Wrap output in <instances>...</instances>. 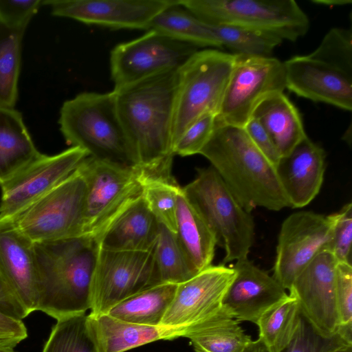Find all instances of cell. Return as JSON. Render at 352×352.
Here are the masks:
<instances>
[{
	"label": "cell",
	"instance_id": "cell-44",
	"mask_svg": "<svg viewBox=\"0 0 352 352\" xmlns=\"http://www.w3.org/2000/svg\"><path fill=\"white\" fill-rule=\"evenodd\" d=\"M0 311L16 319L22 320L30 313L13 293L0 270Z\"/></svg>",
	"mask_w": 352,
	"mask_h": 352
},
{
	"label": "cell",
	"instance_id": "cell-11",
	"mask_svg": "<svg viewBox=\"0 0 352 352\" xmlns=\"http://www.w3.org/2000/svg\"><path fill=\"white\" fill-rule=\"evenodd\" d=\"M286 89L283 62L235 54L234 67L216 116L219 123L244 127L258 105Z\"/></svg>",
	"mask_w": 352,
	"mask_h": 352
},
{
	"label": "cell",
	"instance_id": "cell-47",
	"mask_svg": "<svg viewBox=\"0 0 352 352\" xmlns=\"http://www.w3.org/2000/svg\"><path fill=\"white\" fill-rule=\"evenodd\" d=\"M335 352H352V344L345 345L338 349Z\"/></svg>",
	"mask_w": 352,
	"mask_h": 352
},
{
	"label": "cell",
	"instance_id": "cell-37",
	"mask_svg": "<svg viewBox=\"0 0 352 352\" xmlns=\"http://www.w3.org/2000/svg\"><path fill=\"white\" fill-rule=\"evenodd\" d=\"M348 344H352V333L339 329L334 336L324 338L302 316L294 338L282 352H335Z\"/></svg>",
	"mask_w": 352,
	"mask_h": 352
},
{
	"label": "cell",
	"instance_id": "cell-21",
	"mask_svg": "<svg viewBox=\"0 0 352 352\" xmlns=\"http://www.w3.org/2000/svg\"><path fill=\"white\" fill-rule=\"evenodd\" d=\"M0 270L29 313L36 311L37 272L34 243L10 223H0Z\"/></svg>",
	"mask_w": 352,
	"mask_h": 352
},
{
	"label": "cell",
	"instance_id": "cell-3",
	"mask_svg": "<svg viewBox=\"0 0 352 352\" xmlns=\"http://www.w3.org/2000/svg\"><path fill=\"white\" fill-rule=\"evenodd\" d=\"M97 249L85 237L34 243L36 310L59 320L90 309Z\"/></svg>",
	"mask_w": 352,
	"mask_h": 352
},
{
	"label": "cell",
	"instance_id": "cell-19",
	"mask_svg": "<svg viewBox=\"0 0 352 352\" xmlns=\"http://www.w3.org/2000/svg\"><path fill=\"white\" fill-rule=\"evenodd\" d=\"M235 272L223 300V307L238 322L256 324L268 309L287 298L289 294L273 276L248 258L236 261Z\"/></svg>",
	"mask_w": 352,
	"mask_h": 352
},
{
	"label": "cell",
	"instance_id": "cell-32",
	"mask_svg": "<svg viewBox=\"0 0 352 352\" xmlns=\"http://www.w3.org/2000/svg\"><path fill=\"white\" fill-rule=\"evenodd\" d=\"M142 196L149 210L162 226L176 233V209L182 187L173 175L151 177L140 171Z\"/></svg>",
	"mask_w": 352,
	"mask_h": 352
},
{
	"label": "cell",
	"instance_id": "cell-16",
	"mask_svg": "<svg viewBox=\"0 0 352 352\" xmlns=\"http://www.w3.org/2000/svg\"><path fill=\"white\" fill-rule=\"evenodd\" d=\"M333 254L319 253L294 280L289 294L298 302L302 318L320 336L331 338L340 329L336 297V270Z\"/></svg>",
	"mask_w": 352,
	"mask_h": 352
},
{
	"label": "cell",
	"instance_id": "cell-9",
	"mask_svg": "<svg viewBox=\"0 0 352 352\" xmlns=\"http://www.w3.org/2000/svg\"><path fill=\"white\" fill-rule=\"evenodd\" d=\"M86 185L76 170L10 223L33 243L82 237Z\"/></svg>",
	"mask_w": 352,
	"mask_h": 352
},
{
	"label": "cell",
	"instance_id": "cell-7",
	"mask_svg": "<svg viewBox=\"0 0 352 352\" xmlns=\"http://www.w3.org/2000/svg\"><path fill=\"white\" fill-rule=\"evenodd\" d=\"M179 4L210 25H229L296 41L309 29L307 15L294 0H179Z\"/></svg>",
	"mask_w": 352,
	"mask_h": 352
},
{
	"label": "cell",
	"instance_id": "cell-38",
	"mask_svg": "<svg viewBox=\"0 0 352 352\" xmlns=\"http://www.w3.org/2000/svg\"><path fill=\"white\" fill-rule=\"evenodd\" d=\"M216 125V115L207 113L192 123L174 143V155L182 157L199 154L210 140Z\"/></svg>",
	"mask_w": 352,
	"mask_h": 352
},
{
	"label": "cell",
	"instance_id": "cell-10",
	"mask_svg": "<svg viewBox=\"0 0 352 352\" xmlns=\"http://www.w3.org/2000/svg\"><path fill=\"white\" fill-rule=\"evenodd\" d=\"M157 284L154 249L124 251L98 246L91 285V314H107L121 301Z\"/></svg>",
	"mask_w": 352,
	"mask_h": 352
},
{
	"label": "cell",
	"instance_id": "cell-8",
	"mask_svg": "<svg viewBox=\"0 0 352 352\" xmlns=\"http://www.w3.org/2000/svg\"><path fill=\"white\" fill-rule=\"evenodd\" d=\"M76 168L86 185L82 237L98 245L111 226L142 195L140 170L90 156Z\"/></svg>",
	"mask_w": 352,
	"mask_h": 352
},
{
	"label": "cell",
	"instance_id": "cell-14",
	"mask_svg": "<svg viewBox=\"0 0 352 352\" xmlns=\"http://www.w3.org/2000/svg\"><path fill=\"white\" fill-rule=\"evenodd\" d=\"M332 228L331 214L311 211L294 212L283 221L272 276L285 289L319 253L331 252Z\"/></svg>",
	"mask_w": 352,
	"mask_h": 352
},
{
	"label": "cell",
	"instance_id": "cell-4",
	"mask_svg": "<svg viewBox=\"0 0 352 352\" xmlns=\"http://www.w3.org/2000/svg\"><path fill=\"white\" fill-rule=\"evenodd\" d=\"M58 123L65 141L72 146L79 147L98 160L136 167L113 91L83 92L65 101Z\"/></svg>",
	"mask_w": 352,
	"mask_h": 352
},
{
	"label": "cell",
	"instance_id": "cell-25",
	"mask_svg": "<svg viewBox=\"0 0 352 352\" xmlns=\"http://www.w3.org/2000/svg\"><path fill=\"white\" fill-rule=\"evenodd\" d=\"M176 234L198 273L212 265L218 239L182 188L177 200Z\"/></svg>",
	"mask_w": 352,
	"mask_h": 352
},
{
	"label": "cell",
	"instance_id": "cell-40",
	"mask_svg": "<svg viewBox=\"0 0 352 352\" xmlns=\"http://www.w3.org/2000/svg\"><path fill=\"white\" fill-rule=\"evenodd\" d=\"M41 6V0H0V25L11 30L25 31Z\"/></svg>",
	"mask_w": 352,
	"mask_h": 352
},
{
	"label": "cell",
	"instance_id": "cell-22",
	"mask_svg": "<svg viewBox=\"0 0 352 352\" xmlns=\"http://www.w3.org/2000/svg\"><path fill=\"white\" fill-rule=\"evenodd\" d=\"M160 226L141 195L107 230L98 246L111 250L149 251L155 248Z\"/></svg>",
	"mask_w": 352,
	"mask_h": 352
},
{
	"label": "cell",
	"instance_id": "cell-35",
	"mask_svg": "<svg viewBox=\"0 0 352 352\" xmlns=\"http://www.w3.org/2000/svg\"><path fill=\"white\" fill-rule=\"evenodd\" d=\"M42 352H98L85 314L57 320Z\"/></svg>",
	"mask_w": 352,
	"mask_h": 352
},
{
	"label": "cell",
	"instance_id": "cell-46",
	"mask_svg": "<svg viewBox=\"0 0 352 352\" xmlns=\"http://www.w3.org/2000/svg\"><path fill=\"white\" fill-rule=\"evenodd\" d=\"M313 2L327 6H343L351 3V0H314Z\"/></svg>",
	"mask_w": 352,
	"mask_h": 352
},
{
	"label": "cell",
	"instance_id": "cell-29",
	"mask_svg": "<svg viewBox=\"0 0 352 352\" xmlns=\"http://www.w3.org/2000/svg\"><path fill=\"white\" fill-rule=\"evenodd\" d=\"M149 30L197 47L223 49L208 25L184 8H182L179 0L176 5L164 10L155 16L150 24Z\"/></svg>",
	"mask_w": 352,
	"mask_h": 352
},
{
	"label": "cell",
	"instance_id": "cell-1",
	"mask_svg": "<svg viewBox=\"0 0 352 352\" xmlns=\"http://www.w3.org/2000/svg\"><path fill=\"white\" fill-rule=\"evenodd\" d=\"M178 69L113 90L135 156V168L146 176L173 175L172 129Z\"/></svg>",
	"mask_w": 352,
	"mask_h": 352
},
{
	"label": "cell",
	"instance_id": "cell-39",
	"mask_svg": "<svg viewBox=\"0 0 352 352\" xmlns=\"http://www.w3.org/2000/svg\"><path fill=\"white\" fill-rule=\"evenodd\" d=\"M333 220L331 252L338 263L351 264L352 204H345L336 213L331 214Z\"/></svg>",
	"mask_w": 352,
	"mask_h": 352
},
{
	"label": "cell",
	"instance_id": "cell-26",
	"mask_svg": "<svg viewBox=\"0 0 352 352\" xmlns=\"http://www.w3.org/2000/svg\"><path fill=\"white\" fill-rule=\"evenodd\" d=\"M87 324L98 352H124L164 340L160 327L128 322L108 314L90 313L87 316Z\"/></svg>",
	"mask_w": 352,
	"mask_h": 352
},
{
	"label": "cell",
	"instance_id": "cell-27",
	"mask_svg": "<svg viewBox=\"0 0 352 352\" xmlns=\"http://www.w3.org/2000/svg\"><path fill=\"white\" fill-rule=\"evenodd\" d=\"M180 337L188 338L196 352H243L252 341L223 307Z\"/></svg>",
	"mask_w": 352,
	"mask_h": 352
},
{
	"label": "cell",
	"instance_id": "cell-23",
	"mask_svg": "<svg viewBox=\"0 0 352 352\" xmlns=\"http://www.w3.org/2000/svg\"><path fill=\"white\" fill-rule=\"evenodd\" d=\"M41 154L21 113L14 108L0 106V186Z\"/></svg>",
	"mask_w": 352,
	"mask_h": 352
},
{
	"label": "cell",
	"instance_id": "cell-42",
	"mask_svg": "<svg viewBox=\"0 0 352 352\" xmlns=\"http://www.w3.org/2000/svg\"><path fill=\"white\" fill-rule=\"evenodd\" d=\"M244 129L256 148L276 167L280 159V155L270 135L254 118L244 126Z\"/></svg>",
	"mask_w": 352,
	"mask_h": 352
},
{
	"label": "cell",
	"instance_id": "cell-12",
	"mask_svg": "<svg viewBox=\"0 0 352 352\" xmlns=\"http://www.w3.org/2000/svg\"><path fill=\"white\" fill-rule=\"evenodd\" d=\"M197 48L153 30L134 40L120 43L110 54L114 89L177 69Z\"/></svg>",
	"mask_w": 352,
	"mask_h": 352
},
{
	"label": "cell",
	"instance_id": "cell-20",
	"mask_svg": "<svg viewBox=\"0 0 352 352\" xmlns=\"http://www.w3.org/2000/svg\"><path fill=\"white\" fill-rule=\"evenodd\" d=\"M275 168L289 206L305 207L317 196L322 185L324 151L306 136L280 157Z\"/></svg>",
	"mask_w": 352,
	"mask_h": 352
},
{
	"label": "cell",
	"instance_id": "cell-24",
	"mask_svg": "<svg viewBox=\"0 0 352 352\" xmlns=\"http://www.w3.org/2000/svg\"><path fill=\"white\" fill-rule=\"evenodd\" d=\"M252 117L270 135L280 157L287 155L307 136L298 109L283 92L266 98L258 105Z\"/></svg>",
	"mask_w": 352,
	"mask_h": 352
},
{
	"label": "cell",
	"instance_id": "cell-13",
	"mask_svg": "<svg viewBox=\"0 0 352 352\" xmlns=\"http://www.w3.org/2000/svg\"><path fill=\"white\" fill-rule=\"evenodd\" d=\"M235 275L232 267L211 265L177 285L173 299L160 327L164 340L181 336L186 329L217 314Z\"/></svg>",
	"mask_w": 352,
	"mask_h": 352
},
{
	"label": "cell",
	"instance_id": "cell-45",
	"mask_svg": "<svg viewBox=\"0 0 352 352\" xmlns=\"http://www.w3.org/2000/svg\"><path fill=\"white\" fill-rule=\"evenodd\" d=\"M243 352H270L263 343L258 338L252 340Z\"/></svg>",
	"mask_w": 352,
	"mask_h": 352
},
{
	"label": "cell",
	"instance_id": "cell-33",
	"mask_svg": "<svg viewBox=\"0 0 352 352\" xmlns=\"http://www.w3.org/2000/svg\"><path fill=\"white\" fill-rule=\"evenodd\" d=\"M25 31L0 25V106L14 108L18 98L21 42Z\"/></svg>",
	"mask_w": 352,
	"mask_h": 352
},
{
	"label": "cell",
	"instance_id": "cell-43",
	"mask_svg": "<svg viewBox=\"0 0 352 352\" xmlns=\"http://www.w3.org/2000/svg\"><path fill=\"white\" fill-rule=\"evenodd\" d=\"M27 337V329L22 320L0 311V347L13 349Z\"/></svg>",
	"mask_w": 352,
	"mask_h": 352
},
{
	"label": "cell",
	"instance_id": "cell-2",
	"mask_svg": "<svg viewBox=\"0 0 352 352\" xmlns=\"http://www.w3.org/2000/svg\"><path fill=\"white\" fill-rule=\"evenodd\" d=\"M248 212L257 207L278 211L289 207L276 168L252 142L243 127L216 121L199 153Z\"/></svg>",
	"mask_w": 352,
	"mask_h": 352
},
{
	"label": "cell",
	"instance_id": "cell-36",
	"mask_svg": "<svg viewBox=\"0 0 352 352\" xmlns=\"http://www.w3.org/2000/svg\"><path fill=\"white\" fill-rule=\"evenodd\" d=\"M309 56L352 74L351 29H331L325 34L318 47Z\"/></svg>",
	"mask_w": 352,
	"mask_h": 352
},
{
	"label": "cell",
	"instance_id": "cell-17",
	"mask_svg": "<svg viewBox=\"0 0 352 352\" xmlns=\"http://www.w3.org/2000/svg\"><path fill=\"white\" fill-rule=\"evenodd\" d=\"M178 0H45L56 16L111 28L148 30L153 19Z\"/></svg>",
	"mask_w": 352,
	"mask_h": 352
},
{
	"label": "cell",
	"instance_id": "cell-31",
	"mask_svg": "<svg viewBox=\"0 0 352 352\" xmlns=\"http://www.w3.org/2000/svg\"><path fill=\"white\" fill-rule=\"evenodd\" d=\"M154 256L160 283L179 285L198 272L182 247L176 233L160 226Z\"/></svg>",
	"mask_w": 352,
	"mask_h": 352
},
{
	"label": "cell",
	"instance_id": "cell-28",
	"mask_svg": "<svg viewBox=\"0 0 352 352\" xmlns=\"http://www.w3.org/2000/svg\"><path fill=\"white\" fill-rule=\"evenodd\" d=\"M177 287L172 283L155 285L121 301L107 314L133 324L160 327Z\"/></svg>",
	"mask_w": 352,
	"mask_h": 352
},
{
	"label": "cell",
	"instance_id": "cell-5",
	"mask_svg": "<svg viewBox=\"0 0 352 352\" xmlns=\"http://www.w3.org/2000/svg\"><path fill=\"white\" fill-rule=\"evenodd\" d=\"M197 171L195 179L182 188L184 195L223 245L224 263L247 258L254 241L253 217L241 206L212 166Z\"/></svg>",
	"mask_w": 352,
	"mask_h": 352
},
{
	"label": "cell",
	"instance_id": "cell-18",
	"mask_svg": "<svg viewBox=\"0 0 352 352\" xmlns=\"http://www.w3.org/2000/svg\"><path fill=\"white\" fill-rule=\"evenodd\" d=\"M286 89L308 100L352 109V74L326 62L296 56L283 62Z\"/></svg>",
	"mask_w": 352,
	"mask_h": 352
},
{
	"label": "cell",
	"instance_id": "cell-30",
	"mask_svg": "<svg viewBox=\"0 0 352 352\" xmlns=\"http://www.w3.org/2000/svg\"><path fill=\"white\" fill-rule=\"evenodd\" d=\"M301 318L298 300L289 294L260 317L258 339L270 352H282L294 338Z\"/></svg>",
	"mask_w": 352,
	"mask_h": 352
},
{
	"label": "cell",
	"instance_id": "cell-48",
	"mask_svg": "<svg viewBox=\"0 0 352 352\" xmlns=\"http://www.w3.org/2000/svg\"><path fill=\"white\" fill-rule=\"evenodd\" d=\"M0 352H14L13 349L0 347Z\"/></svg>",
	"mask_w": 352,
	"mask_h": 352
},
{
	"label": "cell",
	"instance_id": "cell-34",
	"mask_svg": "<svg viewBox=\"0 0 352 352\" xmlns=\"http://www.w3.org/2000/svg\"><path fill=\"white\" fill-rule=\"evenodd\" d=\"M208 25L223 47L230 49L234 54L272 56L274 50L283 41L275 35L255 30L229 25Z\"/></svg>",
	"mask_w": 352,
	"mask_h": 352
},
{
	"label": "cell",
	"instance_id": "cell-15",
	"mask_svg": "<svg viewBox=\"0 0 352 352\" xmlns=\"http://www.w3.org/2000/svg\"><path fill=\"white\" fill-rule=\"evenodd\" d=\"M88 153L77 146L53 155L41 154L1 186L0 223L11 221L65 179Z\"/></svg>",
	"mask_w": 352,
	"mask_h": 352
},
{
	"label": "cell",
	"instance_id": "cell-6",
	"mask_svg": "<svg viewBox=\"0 0 352 352\" xmlns=\"http://www.w3.org/2000/svg\"><path fill=\"white\" fill-rule=\"evenodd\" d=\"M235 61V54L217 49L197 50L177 70L172 129L173 147L192 123L217 115Z\"/></svg>",
	"mask_w": 352,
	"mask_h": 352
},
{
	"label": "cell",
	"instance_id": "cell-41",
	"mask_svg": "<svg viewBox=\"0 0 352 352\" xmlns=\"http://www.w3.org/2000/svg\"><path fill=\"white\" fill-rule=\"evenodd\" d=\"M336 297L340 328L352 329V265L337 263Z\"/></svg>",
	"mask_w": 352,
	"mask_h": 352
}]
</instances>
